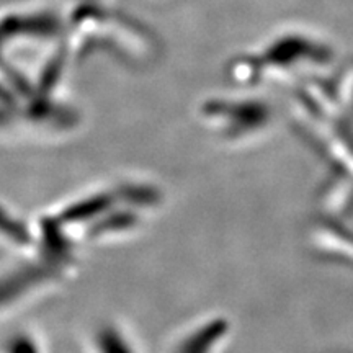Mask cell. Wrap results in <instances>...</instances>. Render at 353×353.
Wrapping results in <instances>:
<instances>
[{
    "mask_svg": "<svg viewBox=\"0 0 353 353\" xmlns=\"http://www.w3.org/2000/svg\"><path fill=\"white\" fill-rule=\"evenodd\" d=\"M12 352L13 353H34V348L32 345V342H25V339H21L20 342L13 343Z\"/></svg>",
    "mask_w": 353,
    "mask_h": 353,
    "instance_id": "7a4b0ae2",
    "label": "cell"
},
{
    "mask_svg": "<svg viewBox=\"0 0 353 353\" xmlns=\"http://www.w3.org/2000/svg\"><path fill=\"white\" fill-rule=\"evenodd\" d=\"M101 350L103 353H128V347L120 335L108 332L101 335Z\"/></svg>",
    "mask_w": 353,
    "mask_h": 353,
    "instance_id": "6da1fadb",
    "label": "cell"
}]
</instances>
